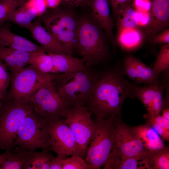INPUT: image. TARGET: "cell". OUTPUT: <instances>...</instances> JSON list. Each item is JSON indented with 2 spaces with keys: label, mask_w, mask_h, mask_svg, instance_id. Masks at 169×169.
Returning <instances> with one entry per match:
<instances>
[{
  "label": "cell",
  "mask_w": 169,
  "mask_h": 169,
  "mask_svg": "<svg viewBox=\"0 0 169 169\" xmlns=\"http://www.w3.org/2000/svg\"><path fill=\"white\" fill-rule=\"evenodd\" d=\"M99 73L85 70L60 74L52 82L62 99L69 107L84 106L93 92Z\"/></svg>",
  "instance_id": "7a4b0ae2"
},
{
  "label": "cell",
  "mask_w": 169,
  "mask_h": 169,
  "mask_svg": "<svg viewBox=\"0 0 169 169\" xmlns=\"http://www.w3.org/2000/svg\"><path fill=\"white\" fill-rule=\"evenodd\" d=\"M59 74L42 73L29 64L11 78L9 91L5 99L30 103L32 97L41 86L57 78Z\"/></svg>",
  "instance_id": "52a82bcc"
},
{
  "label": "cell",
  "mask_w": 169,
  "mask_h": 169,
  "mask_svg": "<svg viewBox=\"0 0 169 169\" xmlns=\"http://www.w3.org/2000/svg\"><path fill=\"white\" fill-rule=\"evenodd\" d=\"M152 118L157 123L162 126L169 129V120L167 119L162 115H159L153 117H149Z\"/></svg>",
  "instance_id": "ee69618b"
},
{
  "label": "cell",
  "mask_w": 169,
  "mask_h": 169,
  "mask_svg": "<svg viewBox=\"0 0 169 169\" xmlns=\"http://www.w3.org/2000/svg\"><path fill=\"white\" fill-rule=\"evenodd\" d=\"M169 151L168 148L153 153L150 169H169Z\"/></svg>",
  "instance_id": "f546056e"
},
{
  "label": "cell",
  "mask_w": 169,
  "mask_h": 169,
  "mask_svg": "<svg viewBox=\"0 0 169 169\" xmlns=\"http://www.w3.org/2000/svg\"><path fill=\"white\" fill-rule=\"evenodd\" d=\"M169 67V44L161 46L152 69L154 78L157 80L160 73Z\"/></svg>",
  "instance_id": "83f0119b"
},
{
  "label": "cell",
  "mask_w": 169,
  "mask_h": 169,
  "mask_svg": "<svg viewBox=\"0 0 169 169\" xmlns=\"http://www.w3.org/2000/svg\"><path fill=\"white\" fill-rule=\"evenodd\" d=\"M67 156L57 154L56 157H54L51 160L50 169H62L64 161Z\"/></svg>",
  "instance_id": "7bdbcfd3"
},
{
  "label": "cell",
  "mask_w": 169,
  "mask_h": 169,
  "mask_svg": "<svg viewBox=\"0 0 169 169\" xmlns=\"http://www.w3.org/2000/svg\"><path fill=\"white\" fill-rule=\"evenodd\" d=\"M124 72L130 79L138 83L141 82L135 68L130 56L125 58L124 62Z\"/></svg>",
  "instance_id": "e575fe53"
},
{
  "label": "cell",
  "mask_w": 169,
  "mask_h": 169,
  "mask_svg": "<svg viewBox=\"0 0 169 169\" xmlns=\"http://www.w3.org/2000/svg\"><path fill=\"white\" fill-rule=\"evenodd\" d=\"M1 100H0V109H1V107L2 105V103L1 102Z\"/></svg>",
  "instance_id": "7dc6e473"
},
{
  "label": "cell",
  "mask_w": 169,
  "mask_h": 169,
  "mask_svg": "<svg viewBox=\"0 0 169 169\" xmlns=\"http://www.w3.org/2000/svg\"><path fill=\"white\" fill-rule=\"evenodd\" d=\"M92 114L84 106L76 105L70 109L64 119L79 148L86 154L95 128V121L91 118Z\"/></svg>",
  "instance_id": "7c38bea8"
},
{
  "label": "cell",
  "mask_w": 169,
  "mask_h": 169,
  "mask_svg": "<svg viewBox=\"0 0 169 169\" xmlns=\"http://www.w3.org/2000/svg\"><path fill=\"white\" fill-rule=\"evenodd\" d=\"M133 85L115 69L99 73L92 96L84 106L96 117L120 118L123 103Z\"/></svg>",
  "instance_id": "6da1fadb"
},
{
  "label": "cell",
  "mask_w": 169,
  "mask_h": 169,
  "mask_svg": "<svg viewBox=\"0 0 169 169\" xmlns=\"http://www.w3.org/2000/svg\"><path fill=\"white\" fill-rule=\"evenodd\" d=\"M166 84H164L161 85L158 84L152 103L151 113L148 117H153L159 115L161 111L163 101V93L166 86Z\"/></svg>",
  "instance_id": "836d02e7"
},
{
  "label": "cell",
  "mask_w": 169,
  "mask_h": 169,
  "mask_svg": "<svg viewBox=\"0 0 169 169\" xmlns=\"http://www.w3.org/2000/svg\"><path fill=\"white\" fill-rule=\"evenodd\" d=\"M117 41L123 50H135L142 45L145 39L143 30L138 27L117 31Z\"/></svg>",
  "instance_id": "44dd1931"
},
{
  "label": "cell",
  "mask_w": 169,
  "mask_h": 169,
  "mask_svg": "<svg viewBox=\"0 0 169 169\" xmlns=\"http://www.w3.org/2000/svg\"><path fill=\"white\" fill-rule=\"evenodd\" d=\"M0 45L29 52L43 49L40 46L13 33L6 28H0Z\"/></svg>",
  "instance_id": "ac0fdd59"
},
{
  "label": "cell",
  "mask_w": 169,
  "mask_h": 169,
  "mask_svg": "<svg viewBox=\"0 0 169 169\" xmlns=\"http://www.w3.org/2000/svg\"><path fill=\"white\" fill-rule=\"evenodd\" d=\"M30 52L11 49L0 45V60L13 77L29 64Z\"/></svg>",
  "instance_id": "9a60e30c"
},
{
  "label": "cell",
  "mask_w": 169,
  "mask_h": 169,
  "mask_svg": "<svg viewBox=\"0 0 169 169\" xmlns=\"http://www.w3.org/2000/svg\"><path fill=\"white\" fill-rule=\"evenodd\" d=\"M52 81L41 86L30 101L33 110L47 122L65 118L71 108L61 98Z\"/></svg>",
  "instance_id": "9c48e42d"
},
{
  "label": "cell",
  "mask_w": 169,
  "mask_h": 169,
  "mask_svg": "<svg viewBox=\"0 0 169 169\" xmlns=\"http://www.w3.org/2000/svg\"><path fill=\"white\" fill-rule=\"evenodd\" d=\"M11 75L4 63L0 60V100H3L10 84Z\"/></svg>",
  "instance_id": "d6a6232c"
},
{
  "label": "cell",
  "mask_w": 169,
  "mask_h": 169,
  "mask_svg": "<svg viewBox=\"0 0 169 169\" xmlns=\"http://www.w3.org/2000/svg\"><path fill=\"white\" fill-rule=\"evenodd\" d=\"M51 138L47 122L33 110L22 120L13 148L16 146L35 150L50 148Z\"/></svg>",
  "instance_id": "8992f818"
},
{
  "label": "cell",
  "mask_w": 169,
  "mask_h": 169,
  "mask_svg": "<svg viewBox=\"0 0 169 169\" xmlns=\"http://www.w3.org/2000/svg\"><path fill=\"white\" fill-rule=\"evenodd\" d=\"M101 29L92 18L82 16L79 19L76 49L90 69L106 59L108 51Z\"/></svg>",
  "instance_id": "3957f363"
},
{
  "label": "cell",
  "mask_w": 169,
  "mask_h": 169,
  "mask_svg": "<svg viewBox=\"0 0 169 169\" xmlns=\"http://www.w3.org/2000/svg\"><path fill=\"white\" fill-rule=\"evenodd\" d=\"M46 53L43 49L30 52L29 64L42 73L52 74V58L50 54Z\"/></svg>",
  "instance_id": "484cf974"
},
{
  "label": "cell",
  "mask_w": 169,
  "mask_h": 169,
  "mask_svg": "<svg viewBox=\"0 0 169 169\" xmlns=\"http://www.w3.org/2000/svg\"><path fill=\"white\" fill-rule=\"evenodd\" d=\"M47 8L54 9L59 6L61 0H44Z\"/></svg>",
  "instance_id": "f6af8a7d"
},
{
  "label": "cell",
  "mask_w": 169,
  "mask_h": 169,
  "mask_svg": "<svg viewBox=\"0 0 169 169\" xmlns=\"http://www.w3.org/2000/svg\"><path fill=\"white\" fill-rule=\"evenodd\" d=\"M52 57L53 69L52 74H60L83 70L86 69L85 60L71 55L48 53Z\"/></svg>",
  "instance_id": "ffe728a7"
},
{
  "label": "cell",
  "mask_w": 169,
  "mask_h": 169,
  "mask_svg": "<svg viewBox=\"0 0 169 169\" xmlns=\"http://www.w3.org/2000/svg\"><path fill=\"white\" fill-rule=\"evenodd\" d=\"M35 151L20 147L13 150H5L1 154L0 169H24L30 158Z\"/></svg>",
  "instance_id": "e0dca14e"
},
{
  "label": "cell",
  "mask_w": 169,
  "mask_h": 169,
  "mask_svg": "<svg viewBox=\"0 0 169 169\" xmlns=\"http://www.w3.org/2000/svg\"><path fill=\"white\" fill-rule=\"evenodd\" d=\"M136 11L138 16V27L142 29H144L148 26L151 21L150 11L146 12Z\"/></svg>",
  "instance_id": "f35d334b"
},
{
  "label": "cell",
  "mask_w": 169,
  "mask_h": 169,
  "mask_svg": "<svg viewBox=\"0 0 169 169\" xmlns=\"http://www.w3.org/2000/svg\"><path fill=\"white\" fill-rule=\"evenodd\" d=\"M0 110V149L11 150L22 120L33 109L30 103L5 100Z\"/></svg>",
  "instance_id": "ba28073f"
},
{
  "label": "cell",
  "mask_w": 169,
  "mask_h": 169,
  "mask_svg": "<svg viewBox=\"0 0 169 169\" xmlns=\"http://www.w3.org/2000/svg\"><path fill=\"white\" fill-rule=\"evenodd\" d=\"M58 6L39 16L47 30L72 54L76 49L78 19L72 8Z\"/></svg>",
  "instance_id": "277c9868"
},
{
  "label": "cell",
  "mask_w": 169,
  "mask_h": 169,
  "mask_svg": "<svg viewBox=\"0 0 169 169\" xmlns=\"http://www.w3.org/2000/svg\"><path fill=\"white\" fill-rule=\"evenodd\" d=\"M158 85L157 82L144 87L134 85L131 89L129 97L137 98L141 101L147 111L148 116L151 114L152 103Z\"/></svg>",
  "instance_id": "cb8c5ba5"
},
{
  "label": "cell",
  "mask_w": 169,
  "mask_h": 169,
  "mask_svg": "<svg viewBox=\"0 0 169 169\" xmlns=\"http://www.w3.org/2000/svg\"><path fill=\"white\" fill-rule=\"evenodd\" d=\"M47 123L51 138V150L57 154L67 156L77 155L83 158L86 156L64 119L61 118Z\"/></svg>",
  "instance_id": "8fae6325"
},
{
  "label": "cell",
  "mask_w": 169,
  "mask_h": 169,
  "mask_svg": "<svg viewBox=\"0 0 169 169\" xmlns=\"http://www.w3.org/2000/svg\"><path fill=\"white\" fill-rule=\"evenodd\" d=\"M95 128L90 140L85 161L95 169L104 166L113 149L115 142V118L96 117Z\"/></svg>",
  "instance_id": "5b68a950"
},
{
  "label": "cell",
  "mask_w": 169,
  "mask_h": 169,
  "mask_svg": "<svg viewBox=\"0 0 169 169\" xmlns=\"http://www.w3.org/2000/svg\"><path fill=\"white\" fill-rule=\"evenodd\" d=\"M27 6L36 9L40 16L46 11L47 7L44 0H28L25 3Z\"/></svg>",
  "instance_id": "8d00e7d4"
},
{
  "label": "cell",
  "mask_w": 169,
  "mask_h": 169,
  "mask_svg": "<svg viewBox=\"0 0 169 169\" xmlns=\"http://www.w3.org/2000/svg\"><path fill=\"white\" fill-rule=\"evenodd\" d=\"M54 156L47 150L34 151L26 163L24 169H50Z\"/></svg>",
  "instance_id": "4316f807"
},
{
  "label": "cell",
  "mask_w": 169,
  "mask_h": 169,
  "mask_svg": "<svg viewBox=\"0 0 169 169\" xmlns=\"http://www.w3.org/2000/svg\"><path fill=\"white\" fill-rule=\"evenodd\" d=\"M162 110V115L163 117L169 120V108L163 109Z\"/></svg>",
  "instance_id": "bcb514c9"
},
{
  "label": "cell",
  "mask_w": 169,
  "mask_h": 169,
  "mask_svg": "<svg viewBox=\"0 0 169 169\" xmlns=\"http://www.w3.org/2000/svg\"><path fill=\"white\" fill-rule=\"evenodd\" d=\"M132 3L123 8L116 17L117 31L138 27L137 12Z\"/></svg>",
  "instance_id": "d4e9b609"
},
{
  "label": "cell",
  "mask_w": 169,
  "mask_h": 169,
  "mask_svg": "<svg viewBox=\"0 0 169 169\" xmlns=\"http://www.w3.org/2000/svg\"><path fill=\"white\" fill-rule=\"evenodd\" d=\"M11 0H2V2H3V1H9Z\"/></svg>",
  "instance_id": "c3c4849f"
},
{
  "label": "cell",
  "mask_w": 169,
  "mask_h": 169,
  "mask_svg": "<svg viewBox=\"0 0 169 169\" xmlns=\"http://www.w3.org/2000/svg\"><path fill=\"white\" fill-rule=\"evenodd\" d=\"M131 128L144 147L150 152L156 153L167 148L161 136L149 123Z\"/></svg>",
  "instance_id": "d6986e66"
},
{
  "label": "cell",
  "mask_w": 169,
  "mask_h": 169,
  "mask_svg": "<svg viewBox=\"0 0 169 169\" xmlns=\"http://www.w3.org/2000/svg\"><path fill=\"white\" fill-rule=\"evenodd\" d=\"M0 158H1V154H0Z\"/></svg>",
  "instance_id": "f907efd6"
},
{
  "label": "cell",
  "mask_w": 169,
  "mask_h": 169,
  "mask_svg": "<svg viewBox=\"0 0 169 169\" xmlns=\"http://www.w3.org/2000/svg\"><path fill=\"white\" fill-rule=\"evenodd\" d=\"M62 169H95L84 159L77 155L66 158L64 161Z\"/></svg>",
  "instance_id": "1f68e13d"
},
{
  "label": "cell",
  "mask_w": 169,
  "mask_h": 169,
  "mask_svg": "<svg viewBox=\"0 0 169 169\" xmlns=\"http://www.w3.org/2000/svg\"><path fill=\"white\" fill-rule=\"evenodd\" d=\"M2 2V0H0V3Z\"/></svg>",
  "instance_id": "681fc988"
},
{
  "label": "cell",
  "mask_w": 169,
  "mask_h": 169,
  "mask_svg": "<svg viewBox=\"0 0 169 169\" xmlns=\"http://www.w3.org/2000/svg\"><path fill=\"white\" fill-rule=\"evenodd\" d=\"M115 119V142L113 149L123 156L138 158L147 168L153 153L144 147L131 127L123 123L120 118Z\"/></svg>",
  "instance_id": "30bf717a"
},
{
  "label": "cell",
  "mask_w": 169,
  "mask_h": 169,
  "mask_svg": "<svg viewBox=\"0 0 169 169\" xmlns=\"http://www.w3.org/2000/svg\"><path fill=\"white\" fill-rule=\"evenodd\" d=\"M103 166L104 169H145L138 158L123 156L113 149Z\"/></svg>",
  "instance_id": "7402d4cb"
},
{
  "label": "cell",
  "mask_w": 169,
  "mask_h": 169,
  "mask_svg": "<svg viewBox=\"0 0 169 169\" xmlns=\"http://www.w3.org/2000/svg\"><path fill=\"white\" fill-rule=\"evenodd\" d=\"M134 8L137 11L146 12L150 11L151 0H133Z\"/></svg>",
  "instance_id": "b9f144b4"
},
{
  "label": "cell",
  "mask_w": 169,
  "mask_h": 169,
  "mask_svg": "<svg viewBox=\"0 0 169 169\" xmlns=\"http://www.w3.org/2000/svg\"><path fill=\"white\" fill-rule=\"evenodd\" d=\"M28 0H11L0 3V25L4 21L11 13Z\"/></svg>",
  "instance_id": "4dcf8cb0"
},
{
  "label": "cell",
  "mask_w": 169,
  "mask_h": 169,
  "mask_svg": "<svg viewBox=\"0 0 169 169\" xmlns=\"http://www.w3.org/2000/svg\"><path fill=\"white\" fill-rule=\"evenodd\" d=\"M140 78L141 83L149 84L157 83V80L154 77L152 69L147 66L136 58L130 56Z\"/></svg>",
  "instance_id": "f1b7e54d"
},
{
  "label": "cell",
  "mask_w": 169,
  "mask_h": 169,
  "mask_svg": "<svg viewBox=\"0 0 169 169\" xmlns=\"http://www.w3.org/2000/svg\"><path fill=\"white\" fill-rule=\"evenodd\" d=\"M92 19L113 40V23L108 0H93L90 5Z\"/></svg>",
  "instance_id": "2e32d148"
},
{
  "label": "cell",
  "mask_w": 169,
  "mask_h": 169,
  "mask_svg": "<svg viewBox=\"0 0 169 169\" xmlns=\"http://www.w3.org/2000/svg\"><path fill=\"white\" fill-rule=\"evenodd\" d=\"M93 0H61V3L66 7L73 8L90 6Z\"/></svg>",
  "instance_id": "60d3db41"
},
{
  "label": "cell",
  "mask_w": 169,
  "mask_h": 169,
  "mask_svg": "<svg viewBox=\"0 0 169 169\" xmlns=\"http://www.w3.org/2000/svg\"><path fill=\"white\" fill-rule=\"evenodd\" d=\"M153 44H169V29L167 28L149 40Z\"/></svg>",
  "instance_id": "74e56055"
},
{
  "label": "cell",
  "mask_w": 169,
  "mask_h": 169,
  "mask_svg": "<svg viewBox=\"0 0 169 169\" xmlns=\"http://www.w3.org/2000/svg\"><path fill=\"white\" fill-rule=\"evenodd\" d=\"M113 12L117 17L122 9L133 0H108Z\"/></svg>",
  "instance_id": "ab89813d"
},
{
  "label": "cell",
  "mask_w": 169,
  "mask_h": 169,
  "mask_svg": "<svg viewBox=\"0 0 169 169\" xmlns=\"http://www.w3.org/2000/svg\"><path fill=\"white\" fill-rule=\"evenodd\" d=\"M37 16V11L27 6L25 3L13 11L6 21L11 22L20 27L27 28Z\"/></svg>",
  "instance_id": "603a6c76"
},
{
  "label": "cell",
  "mask_w": 169,
  "mask_h": 169,
  "mask_svg": "<svg viewBox=\"0 0 169 169\" xmlns=\"http://www.w3.org/2000/svg\"><path fill=\"white\" fill-rule=\"evenodd\" d=\"M148 118V122L159 135L165 140H169V129L162 126L156 122L151 117Z\"/></svg>",
  "instance_id": "d590c367"
},
{
  "label": "cell",
  "mask_w": 169,
  "mask_h": 169,
  "mask_svg": "<svg viewBox=\"0 0 169 169\" xmlns=\"http://www.w3.org/2000/svg\"><path fill=\"white\" fill-rule=\"evenodd\" d=\"M151 21L143 31L147 40L169 28V0H151Z\"/></svg>",
  "instance_id": "4fadbf2b"
},
{
  "label": "cell",
  "mask_w": 169,
  "mask_h": 169,
  "mask_svg": "<svg viewBox=\"0 0 169 169\" xmlns=\"http://www.w3.org/2000/svg\"><path fill=\"white\" fill-rule=\"evenodd\" d=\"M27 29L46 53L72 55L73 54L44 27L40 17L33 21Z\"/></svg>",
  "instance_id": "5bb4252c"
}]
</instances>
